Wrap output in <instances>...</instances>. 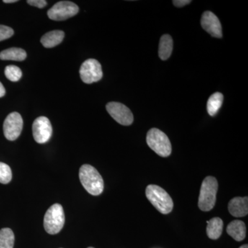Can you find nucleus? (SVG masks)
Here are the masks:
<instances>
[{
    "instance_id": "obj_1",
    "label": "nucleus",
    "mask_w": 248,
    "mask_h": 248,
    "mask_svg": "<svg viewBox=\"0 0 248 248\" xmlns=\"http://www.w3.org/2000/svg\"><path fill=\"white\" fill-rule=\"evenodd\" d=\"M79 179L83 187L93 196L101 195L104 191V180L93 166L84 164L79 169Z\"/></svg>"
},
{
    "instance_id": "obj_2",
    "label": "nucleus",
    "mask_w": 248,
    "mask_h": 248,
    "mask_svg": "<svg viewBox=\"0 0 248 248\" xmlns=\"http://www.w3.org/2000/svg\"><path fill=\"white\" fill-rule=\"evenodd\" d=\"M147 199L160 213L168 215L172 212L174 203L170 196L162 187L156 185H149L146 189Z\"/></svg>"
},
{
    "instance_id": "obj_3",
    "label": "nucleus",
    "mask_w": 248,
    "mask_h": 248,
    "mask_svg": "<svg viewBox=\"0 0 248 248\" xmlns=\"http://www.w3.org/2000/svg\"><path fill=\"white\" fill-rule=\"evenodd\" d=\"M218 182L215 177L208 176L205 177L201 186L199 197V208L203 212L213 210L217 201Z\"/></svg>"
},
{
    "instance_id": "obj_4",
    "label": "nucleus",
    "mask_w": 248,
    "mask_h": 248,
    "mask_svg": "<svg viewBox=\"0 0 248 248\" xmlns=\"http://www.w3.org/2000/svg\"><path fill=\"white\" fill-rule=\"evenodd\" d=\"M148 146L162 157H167L172 153V145L167 135L157 128H152L147 133Z\"/></svg>"
},
{
    "instance_id": "obj_5",
    "label": "nucleus",
    "mask_w": 248,
    "mask_h": 248,
    "mask_svg": "<svg viewBox=\"0 0 248 248\" xmlns=\"http://www.w3.org/2000/svg\"><path fill=\"white\" fill-rule=\"evenodd\" d=\"M65 215L63 207L55 203L48 209L44 218L45 231L50 234H56L60 232L64 226Z\"/></svg>"
},
{
    "instance_id": "obj_6",
    "label": "nucleus",
    "mask_w": 248,
    "mask_h": 248,
    "mask_svg": "<svg viewBox=\"0 0 248 248\" xmlns=\"http://www.w3.org/2000/svg\"><path fill=\"white\" fill-rule=\"evenodd\" d=\"M79 7L75 3L69 1H61L56 3L48 11V16L54 21H63L76 16Z\"/></svg>"
},
{
    "instance_id": "obj_7",
    "label": "nucleus",
    "mask_w": 248,
    "mask_h": 248,
    "mask_svg": "<svg viewBox=\"0 0 248 248\" xmlns=\"http://www.w3.org/2000/svg\"><path fill=\"white\" fill-rule=\"evenodd\" d=\"M79 74L80 78L85 84L97 82L103 78L101 63L94 59L86 60L80 68Z\"/></svg>"
},
{
    "instance_id": "obj_8",
    "label": "nucleus",
    "mask_w": 248,
    "mask_h": 248,
    "mask_svg": "<svg viewBox=\"0 0 248 248\" xmlns=\"http://www.w3.org/2000/svg\"><path fill=\"white\" fill-rule=\"evenodd\" d=\"M22 117L18 112H11L5 119L3 129L5 138L9 141L17 140L22 133Z\"/></svg>"
},
{
    "instance_id": "obj_9",
    "label": "nucleus",
    "mask_w": 248,
    "mask_h": 248,
    "mask_svg": "<svg viewBox=\"0 0 248 248\" xmlns=\"http://www.w3.org/2000/svg\"><path fill=\"white\" fill-rule=\"evenodd\" d=\"M109 115L117 122L123 125H130L133 124L134 117L131 110L126 106L119 102H110L107 105Z\"/></svg>"
},
{
    "instance_id": "obj_10",
    "label": "nucleus",
    "mask_w": 248,
    "mask_h": 248,
    "mask_svg": "<svg viewBox=\"0 0 248 248\" xmlns=\"http://www.w3.org/2000/svg\"><path fill=\"white\" fill-rule=\"evenodd\" d=\"M53 128L50 120L46 117H40L32 124V135L35 141L38 143H45L52 136Z\"/></svg>"
},
{
    "instance_id": "obj_11",
    "label": "nucleus",
    "mask_w": 248,
    "mask_h": 248,
    "mask_svg": "<svg viewBox=\"0 0 248 248\" xmlns=\"http://www.w3.org/2000/svg\"><path fill=\"white\" fill-rule=\"evenodd\" d=\"M201 24L204 30L216 38H221L222 28L218 18L213 13L205 11L202 15Z\"/></svg>"
},
{
    "instance_id": "obj_12",
    "label": "nucleus",
    "mask_w": 248,
    "mask_h": 248,
    "mask_svg": "<svg viewBox=\"0 0 248 248\" xmlns=\"http://www.w3.org/2000/svg\"><path fill=\"white\" fill-rule=\"evenodd\" d=\"M228 210L233 217H246L248 214V197L233 198L228 203Z\"/></svg>"
},
{
    "instance_id": "obj_13",
    "label": "nucleus",
    "mask_w": 248,
    "mask_h": 248,
    "mask_svg": "<svg viewBox=\"0 0 248 248\" xmlns=\"http://www.w3.org/2000/svg\"><path fill=\"white\" fill-rule=\"evenodd\" d=\"M227 233L236 241H241L246 236V227L244 222L234 220L227 226Z\"/></svg>"
},
{
    "instance_id": "obj_14",
    "label": "nucleus",
    "mask_w": 248,
    "mask_h": 248,
    "mask_svg": "<svg viewBox=\"0 0 248 248\" xmlns=\"http://www.w3.org/2000/svg\"><path fill=\"white\" fill-rule=\"evenodd\" d=\"M63 38H64V32L63 31H50L42 37L41 43L45 48H53L61 44Z\"/></svg>"
},
{
    "instance_id": "obj_15",
    "label": "nucleus",
    "mask_w": 248,
    "mask_h": 248,
    "mask_svg": "<svg viewBox=\"0 0 248 248\" xmlns=\"http://www.w3.org/2000/svg\"><path fill=\"white\" fill-rule=\"evenodd\" d=\"M207 235L210 239L217 240L221 236L223 232V222L219 217H214L207 221Z\"/></svg>"
},
{
    "instance_id": "obj_16",
    "label": "nucleus",
    "mask_w": 248,
    "mask_h": 248,
    "mask_svg": "<svg viewBox=\"0 0 248 248\" xmlns=\"http://www.w3.org/2000/svg\"><path fill=\"white\" fill-rule=\"evenodd\" d=\"M173 41L169 35L161 36L159 42V55L162 60H168L172 54Z\"/></svg>"
},
{
    "instance_id": "obj_17",
    "label": "nucleus",
    "mask_w": 248,
    "mask_h": 248,
    "mask_svg": "<svg viewBox=\"0 0 248 248\" xmlns=\"http://www.w3.org/2000/svg\"><path fill=\"white\" fill-rule=\"evenodd\" d=\"M27 53L22 48H11L3 50L0 53V60L24 61L27 58Z\"/></svg>"
},
{
    "instance_id": "obj_18",
    "label": "nucleus",
    "mask_w": 248,
    "mask_h": 248,
    "mask_svg": "<svg viewBox=\"0 0 248 248\" xmlns=\"http://www.w3.org/2000/svg\"><path fill=\"white\" fill-rule=\"evenodd\" d=\"M223 102V95L221 93H215L210 96L207 103V110L209 115L215 116L220 108L221 107Z\"/></svg>"
},
{
    "instance_id": "obj_19",
    "label": "nucleus",
    "mask_w": 248,
    "mask_h": 248,
    "mask_svg": "<svg viewBox=\"0 0 248 248\" xmlns=\"http://www.w3.org/2000/svg\"><path fill=\"white\" fill-rule=\"evenodd\" d=\"M15 236L10 228H3L0 231V248H14Z\"/></svg>"
},
{
    "instance_id": "obj_20",
    "label": "nucleus",
    "mask_w": 248,
    "mask_h": 248,
    "mask_svg": "<svg viewBox=\"0 0 248 248\" xmlns=\"http://www.w3.org/2000/svg\"><path fill=\"white\" fill-rule=\"evenodd\" d=\"M5 76L8 79L11 81H19L22 76V72L19 67L14 66V65H10L6 67L4 71Z\"/></svg>"
},
{
    "instance_id": "obj_21",
    "label": "nucleus",
    "mask_w": 248,
    "mask_h": 248,
    "mask_svg": "<svg viewBox=\"0 0 248 248\" xmlns=\"http://www.w3.org/2000/svg\"><path fill=\"white\" fill-rule=\"evenodd\" d=\"M12 179V171L9 165L0 162V183L7 184Z\"/></svg>"
},
{
    "instance_id": "obj_22",
    "label": "nucleus",
    "mask_w": 248,
    "mask_h": 248,
    "mask_svg": "<svg viewBox=\"0 0 248 248\" xmlns=\"http://www.w3.org/2000/svg\"><path fill=\"white\" fill-rule=\"evenodd\" d=\"M14 34V29L4 25H0V42L7 40Z\"/></svg>"
},
{
    "instance_id": "obj_23",
    "label": "nucleus",
    "mask_w": 248,
    "mask_h": 248,
    "mask_svg": "<svg viewBox=\"0 0 248 248\" xmlns=\"http://www.w3.org/2000/svg\"><path fill=\"white\" fill-rule=\"evenodd\" d=\"M27 3L31 6H35L40 9L45 7L47 5L46 1L45 0H28Z\"/></svg>"
},
{
    "instance_id": "obj_24",
    "label": "nucleus",
    "mask_w": 248,
    "mask_h": 248,
    "mask_svg": "<svg viewBox=\"0 0 248 248\" xmlns=\"http://www.w3.org/2000/svg\"><path fill=\"white\" fill-rule=\"evenodd\" d=\"M191 1H190V0H174L172 3L174 6H177V7H183L186 5L190 4Z\"/></svg>"
},
{
    "instance_id": "obj_25",
    "label": "nucleus",
    "mask_w": 248,
    "mask_h": 248,
    "mask_svg": "<svg viewBox=\"0 0 248 248\" xmlns=\"http://www.w3.org/2000/svg\"><path fill=\"white\" fill-rule=\"evenodd\" d=\"M6 94V90H5L3 84L0 82V98L4 97Z\"/></svg>"
},
{
    "instance_id": "obj_26",
    "label": "nucleus",
    "mask_w": 248,
    "mask_h": 248,
    "mask_svg": "<svg viewBox=\"0 0 248 248\" xmlns=\"http://www.w3.org/2000/svg\"><path fill=\"white\" fill-rule=\"evenodd\" d=\"M17 0H4L3 1V2L4 3H8V4H9V3H15L17 2Z\"/></svg>"
},
{
    "instance_id": "obj_27",
    "label": "nucleus",
    "mask_w": 248,
    "mask_h": 248,
    "mask_svg": "<svg viewBox=\"0 0 248 248\" xmlns=\"http://www.w3.org/2000/svg\"><path fill=\"white\" fill-rule=\"evenodd\" d=\"M239 248H248V244L243 245V246H241Z\"/></svg>"
},
{
    "instance_id": "obj_28",
    "label": "nucleus",
    "mask_w": 248,
    "mask_h": 248,
    "mask_svg": "<svg viewBox=\"0 0 248 248\" xmlns=\"http://www.w3.org/2000/svg\"><path fill=\"white\" fill-rule=\"evenodd\" d=\"M93 248V247H89V248Z\"/></svg>"
}]
</instances>
